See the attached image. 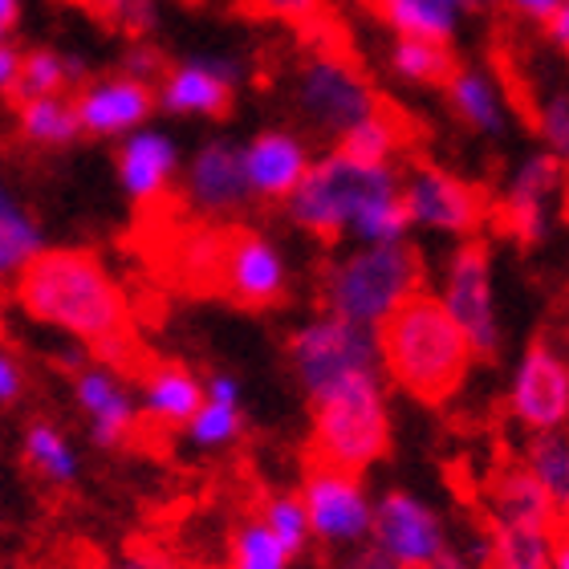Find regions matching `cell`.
<instances>
[{
    "mask_svg": "<svg viewBox=\"0 0 569 569\" xmlns=\"http://www.w3.org/2000/svg\"><path fill=\"white\" fill-rule=\"evenodd\" d=\"M21 12H24V0H0V29H17L21 24Z\"/></svg>",
    "mask_w": 569,
    "mask_h": 569,
    "instance_id": "c3c4849f",
    "label": "cell"
},
{
    "mask_svg": "<svg viewBox=\"0 0 569 569\" xmlns=\"http://www.w3.org/2000/svg\"><path fill=\"white\" fill-rule=\"evenodd\" d=\"M203 395L216 399V403H244V391H240V379L228 375V370H216L203 379Z\"/></svg>",
    "mask_w": 569,
    "mask_h": 569,
    "instance_id": "b9f144b4",
    "label": "cell"
},
{
    "mask_svg": "<svg viewBox=\"0 0 569 569\" xmlns=\"http://www.w3.org/2000/svg\"><path fill=\"white\" fill-rule=\"evenodd\" d=\"M46 252V232L24 200L0 179V284L12 281Z\"/></svg>",
    "mask_w": 569,
    "mask_h": 569,
    "instance_id": "cb8c5ba5",
    "label": "cell"
},
{
    "mask_svg": "<svg viewBox=\"0 0 569 569\" xmlns=\"http://www.w3.org/2000/svg\"><path fill=\"white\" fill-rule=\"evenodd\" d=\"M443 102H448L451 119L463 131L480 134V139H500L509 131V102H505V86L480 66H460L443 86Z\"/></svg>",
    "mask_w": 569,
    "mask_h": 569,
    "instance_id": "7402d4cb",
    "label": "cell"
},
{
    "mask_svg": "<svg viewBox=\"0 0 569 569\" xmlns=\"http://www.w3.org/2000/svg\"><path fill=\"white\" fill-rule=\"evenodd\" d=\"M293 553L277 541V533L261 517H249L232 529V541H228V569H289L293 566Z\"/></svg>",
    "mask_w": 569,
    "mask_h": 569,
    "instance_id": "1f68e13d",
    "label": "cell"
},
{
    "mask_svg": "<svg viewBox=\"0 0 569 569\" xmlns=\"http://www.w3.org/2000/svg\"><path fill=\"white\" fill-rule=\"evenodd\" d=\"M451 4H456L463 17H476V12H488L492 4H500V0H451Z\"/></svg>",
    "mask_w": 569,
    "mask_h": 569,
    "instance_id": "f907efd6",
    "label": "cell"
},
{
    "mask_svg": "<svg viewBox=\"0 0 569 569\" xmlns=\"http://www.w3.org/2000/svg\"><path fill=\"white\" fill-rule=\"evenodd\" d=\"M17 306L33 321L58 333H70L78 346H90L98 362L119 367L131 355V313L119 281L94 252L46 249L17 284Z\"/></svg>",
    "mask_w": 569,
    "mask_h": 569,
    "instance_id": "7a4b0ae2",
    "label": "cell"
},
{
    "mask_svg": "<svg viewBox=\"0 0 569 569\" xmlns=\"http://www.w3.org/2000/svg\"><path fill=\"white\" fill-rule=\"evenodd\" d=\"M293 107L306 119V127L321 139L338 142L350 134L358 122L379 114L382 102L375 86L355 61L342 53H309L297 66L293 78Z\"/></svg>",
    "mask_w": 569,
    "mask_h": 569,
    "instance_id": "ba28073f",
    "label": "cell"
},
{
    "mask_svg": "<svg viewBox=\"0 0 569 569\" xmlns=\"http://www.w3.org/2000/svg\"><path fill=\"white\" fill-rule=\"evenodd\" d=\"M21 395H24V367H21V358L0 346V407L17 403Z\"/></svg>",
    "mask_w": 569,
    "mask_h": 569,
    "instance_id": "f35d334b",
    "label": "cell"
},
{
    "mask_svg": "<svg viewBox=\"0 0 569 569\" xmlns=\"http://www.w3.org/2000/svg\"><path fill=\"white\" fill-rule=\"evenodd\" d=\"M566 171L558 154L533 151L512 167L497 200V224L505 237L533 249L549 237V228L558 220V203L566 196Z\"/></svg>",
    "mask_w": 569,
    "mask_h": 569,
    "instance_id": "7c38bea8",
    "label": "cell"
},
{
    "mask_svg": "<svg viewBox=\"0 0 569 569\" xmlns=\"http://www.w3.org/2000/svg\"><path fill=\"white\" fill-rule=\"evenodd\" d=\"M240 431H244V403H216V399H203V407L183 427L188 443L200 451L232 448L240 439Z\"/></svg>",
    "mask_w": 569,
    "mask_h": 569,
    "instance_id": "836d02e7",
    "label": "cell"
},
{
    "mask_svg": "<svg viewBox=\"0 0 569 569\" xmlns=\"http://www.w3.org/2000/svg\"><path fill=\"white\" fill-rule=\"evenodd\" d=\"M485 512L492 529H558L561 517L546 488L521 463H500L485 485Z\"/></svg>",
    "mask_w": 569,
    "mask_h": 569,
    "instance_id": "44dd1931",
    "label": "cell"
},
{
    "mask_svg": "<svg viewBox=\"0 0 569 569\" xmlns=\"http://www.w3.org/2000/svg\"><path fill=\"white\" fill-rule=\"evenodd\" d=\"M114 171H119V188L127 191V200L134 203H154L163 200L171 183L183 176V151L163 127H142V131L127 134L114 154Z\"/></svg>",
    "mask_w": 569,
    "mask_h": 569,
    "instance_id": "ffe728a7",
    "label": "cell"
},
{
    "mask_svg": "<svg viewBox=\"0 0 569 569\" xmlns=\"http://www.w3.org/2000/svg\"><path fill=\"white\" fill-rule=\"evenodd\" d=\"M439 306L460 326L472 346L476 362L497 358L505 346V321L497 306V273H492V244L485 237L460 240L439 269Z\"/></svg>",
    "mask_w": 569,
    "mask_h": 569,
    "instance_id": "52a82bcc",
    "label": "cell"
},
{
    "mask_svg": "<svg viewBox=\"0 0 569 569\" xmlns=\"http://www.w3.org/2000/svg\"><path fill=\"white\" fill-rule=\"evenodd\" d=\"M73 107H78V122H82V134L90 139H127V134L142 131L151 122L154 107H159V94H154L151 82L131 78V73H102V78H90L86 86H78L73 94Z\"/></svg>",
    "mask_w": 569,
    "mask_h": 569,
    "instance_id": "e0dca14e",
    "label": "cell"
},
{
    "mask_svg": "<svg viewBox=\"0 0 569 569\" xmlns=\"http://www.w3.org/2000/svg\"><path fill=\"white\" fill-rule=\"evenodd\" d=\"M21 66H24V49H17L12 41H0V94H12V90H17Z\"/></svg>",
    "mask_w": 569,
    "mask_h": 569,
    "instance_id": "ee69618b",
    "label": "cell"
},
{
    "mask_svg": "<svg viewBox=\"0 0 569 569\" xmlns=\"http://www.w3.org/2000/svg\"><path fill=\"white\" fill-rule=\"evenodd\" d=\"M512 423L529 436L569 427V355L553 338H533L509 370L505 391Z\"/></svg>",
    "mask_w": 569,
    "mask_h": 569,
    "instance_id": "30bf717a",
    "label": "cell"
},
{
    "mask_svg": "<svg viewBox=\"0 0 569 569\" xmlns=\"http://www.w3.org/2000/svg\"><path fill=\"white\" fill-rule=\"evenodd\" d=\"M399 147H403V127H399V119H395L387 107H382L379 114H370L367 122H358L355 131L333 142V151L350 154L358 163H395Z\"/></svg>",
    "mask_w": 569,
    "mask_h": 569,
    "instance_id": "d6a6232c",
    "label": "cell"
},
{
    "mask_svg": "<svg viewBox=\"0 0 569 569\" xmlns=\"http://www.w3.org/2000/svg\"><path fill=\"white\" fill-rule=\"evenodd\" d=\"M98 17L127 37H147L159 21V0H90Z\"/></svg>",
    "mask_w": 569,
    "mask_h": 569,
    "instance_id": "8d00e7d4",
    "label": "cell"
},
{
    "mask_svg": "<svg viewBox=\"0 0 569 569\" xmlns=\"http://www.w3.org/2000/svg\"><path fill=\"white\" fill-rule=\"evenodd\" d=\"M403 200L419 232L451 237L456 244L480 237V228H485V220H488L485 191L439 163H416L407 171Z\"/></svg>",
    "mask_w": 569,
    "mask_h": 569,
    "instance_id": "8fae6325",
    "label": "cell"
},
{
    "mask_svg": "<svg viewBox=\"0 0 569 569\" xmlns=\"http://www.w3.org/2000/svg\"><path fill=\"white\" fill-rule=\"evenodd\" d=\"M73 403L86 416L90 439L98 448H122L139 427V395L131 391V382L122 379L119 367L110 362H86L73 370Z\"/></svg>",
    "mask_w": 569,
    "mask_h": 569,
    "instance_id": "ac0fdd59",
    "label": "cell"
},
{
    "mask_svg": "<svg viewBox=\"0 0 569 569\" xmlns=\"http://www.w3.org/2000/svg\"><path fill=\"white\" fill-rule=\"evenodd\" d=\"M313 159L318 154L309 151V142L297 131H284V127L257 131L244 142V176H249L252 200L289 203L293 191L306 183Z\"/></svg>",
    "mask_w": 569,
    "mask_h": 569,
    "instance_id": "d6986e66",
    "label": "cell"
},
{
    "mask_svg": "<svg viewBox=\"0 0 569 569\" xmlns=\"http://www.w3.org/2000/svg\"><path fill=\"white\" fill-rule=\"evenodd\" d=\"M427 569H480V566H476L468 553H460V549H448V553H443L436 566H427Z\"/></svg>",
    "mask_w": 569,
    "mask_h": 569,
    "instance_id": "681fc988",
    "label": "cell"
},
{
    "mask_svg": "<svg viewBox=\"0 0 569 569\" xmlns=\"http://www.w3.org/2000/svg\"><path fill=\"white\" fill-rule=\"evenodd\" d=\"M17 127L37 147H70L82 134L78 107H73L70 94H49V98H33V102H21L17 107Z\"/></svg>",
    "mask_w": 569,
    "mask_h": 569,
    "instance_id": "f1b7e54d",
    "label": "cell"
},
{
    "mask_svg": "<svg viewBox=\"0 0 569 569\" xmlns=\"http://www.w3.org/2000/svg\"><path fill=\"white\" fill-rule=\"evenodd\" d=\"M521 21H533V24H541L546 29L553 17H558V9L566 4V0H505Z\"/></svg>",
    "mask_w": 569,
    "mask_h": 569,
    "instance_id": "7bdbcfd3",
    "label": "cell"
},
{
    "mask_svg": "<svg viewBox=\"0 0 569 569\" xmlns=\"http://www.w3.org/2000/svg\"><path fill=\"white\" fill-rule=\"evenodd\" d=\"M0 41H9V29H0Z\"/></svg>",
    "mask_w": 569,
    "mask_h": 569,
    "instance_id": "816d5d0a",
    "label": "cell"
},
{
    "mask_svg": "<svg viewBox=\"0 0 569 569\" xmlns=\"http://www.w3.org/2000/svg\"><path fill=\"white\" fill-rule=\"evenodd\" d=\"M284 355H289V370L309 403L358 375H382L379 333L362 330L346 318H333L326 309L289 333Z\"/></svg>",
    "mask_w": 569,
    "mask_h": 569,
    "instance_id": "8992f818",
    "label": "cell"
},
{
    "mask_svg": "<svg viewBox=\"0 0 569 569\" xmlns=\"http://www.w3.org/2000/svg\"><path fill=\"white\" fill-rule=\"evenodd\" d=\"M391 37H427V41H456L463 12L451 0H370Z\"/></svg>",
    "mask_w": 569,
    "mask_h": 569,
    "instance_id": "d4e9b609",
    "label": "cell"
},
{
    "mask_svg": "<svg viewBox=\"0 0 569 569\" xmlns=\"http://www.w3.org/2000/svg\"><path fill=\"white\" fill-rule=\"evenodd\" d=\"M252 9L261 12V17H273V21L306 24L318 17L321 0H252Z\"/></svg>",
    "mask_w": 569,
    "mask_h": 569,
    "instance_id": "74e56055",
    "label": "cell"
},
{
    "mask_svg": "<svg viewBox=\"0 0 569 569\" xmlns=\"http://www.w3.org/2000/svg\"><path fill=\"white\" fill-rule=\"evenodd\" d=\"M284 212L309 237L350 240L362 249L411 244L416 232L403 200V171L395 163H358L342 151L313 159L306 183L293 191Z\"/></svg>",
    "mask_w": 569,
    "mask_h": 569,
    "instance_id": "6da1fadb",
    "label": "cell"
},
{
    "mask_svg": "<svg viewBox=\"0 0 569 569\" xmlns=\"http://www.w3.org/2000/svg\"><path fill=\"white\" fill-rule=\"evenodd\" d=\"M240 86V61L228 53H191L167 66L154 94L171 119H224Z\"/></svg>",
    "mask_w": 569,
    "mask_h": 569,
    "instance_id": "5bb4252c",
    "label": "cell"
},
{
    "mask_svg": "<svg viewBox=\"0 0 569 569\" xmlns=\"http://www.w3.org/2000/svg\"><path fill=\"white\" fill-rule=\"evenodd\" d=\"M485 569H553L558 529H492L488 525Z\"/></svg>",
    "mask_w": 569,
    "mask_h": 569,
    "instance_id": "f546056e",
    "label": "cell"
},
{
    "mask_svg": "<svg viewBox=\"0 0 569 569\" xmlns=\"http://www.w3.org/2000/svg\"><path fill=\"white\" fill-rule=\"evenodd\" d=\"M379 346L387 382L427 407H443L456 399L476 367L472 346L436 293L411 297L379 330Z\"/></svg>",
    "mask_w": 569,
    "mask_h": 569,
    "instance_id": "3957f363",
    "label": "cell"
},
{
    "mask_svg": "<svg viewBox=\"0 0 569 569\" xmlns=\"http://www.w3.org/2000/svg\"><path fill=\"white\" fill-rule=\"evenodd\" d=\"M525 468L533 480L546 488L561 521H569V427L566 431H546V436H529L525 448Z\"/></svg>",
    "mask_w": 569,
    "mask_h": 569,
    "instance_id": "4dcf8cb0",
    "label": "cell"
},
{
    "mask_svg": "<svg viewBox=\"0 0 569 569\" xmlns=\"http://www.w3.org/2000/svg\"><path fill=\"white\" fill-rule=\"evenodd\" d=\"M203 379L196 370L179 362H159L142 375L139 382V407L142 416L159 427H188L191 416L203 407Z\"/></svg>",
    "mask_w": 569,
    "mask_h": 569,
    "instance_id": "603a6c76",
    "label": "cell"
},
{
    "mask_svg": "<svg viewBox=\"0 0 569 569\" xmlns=\"http://www.w3.org/2000/svg\"><path fill=\"white\" fill-rule=\"evenodd\" d=\"M370 549H379L382 558L395 561L399 569H427L451 549L448 521L436 505H427L416 492L387 488L382 497H375Z\"/></svg>",
    "mask_w": 569,
    "mask_h": 569,
    "instance_id": "4fadbf2b",
    "label": "cell"
},
{
    "mask_svg": "<svg viewBox=\"0 0 569 569\" xmlns=\"http://www.w3.org/2000/svg\"><path fill=\"white\" fill-rule=\"evenodd\" d=\"M183 200L203 220H228L252 203L249 176H244V142L208 139L183 163Z\"/></svg>",
    "mask_w": 569,
    "mask_h": 569,
    "instance_id": "9a60e30c",
    "label": "cell"
},
{
    "mask_svg": "<svg viewBox=\"0 0 569 569\" xmlns=\"http://www.w3.org/2000/svg\"><path fill=\"white\" fill-rule=\"evenodd\" d=\"M387 66L399 82L423 86V90H443L451 82V73L460 70L456 49L448 41H427V37H391Z\"/></svg>",
    "mask_w": 569,
    "mask_h": 569,
    "instance_id": "484cf974",
    "label": "cell"
},
{
    "mask_svg": "<svg viewBox=\"0 0 569 569\" xmlns=\"http://www.w3.org/2000/svg\"><path fill=\"white\" fill-rule=\"evenodd\" d=\"M301 500L309 512V529L321 549L355 553L370 546L375 533V497L358 472H342L330 463H313L301 480Z\"/></svg>",
    "mask_w": 569,
    "mask_h": 569,
    "instance_id": "9c48e42d",
    "label": "cell"
},
{
    "mask_svg": "<svg viewBox=\"0 0 569 569\" xmlns=\"http://www.w3.org/2000/svg\"><path fill=\"white\" fill-rule=\"evenodd\" d=\"M333 569H399V566L382 558L379 549H370V546H367V549H355V553H346V558L338 561Z\"/></svg>",
    "mask_w": 569,
    "mask_h": 569,
    "instance_id": "f6af8a7d",
    "label": "cell"
},
{
    "mask_svg": "<svg viewBox=\"0 0 569 569\" xmlns=\"http://www.w3.org/2000/svg\"><path fill=\"white\" fill-rule=\"evenodd\" d=\"M553 569H569V525H558V537H553Z\"/></svg>",
    "mask_w": 569,
    "mask_h": 569,
    "instance_id": "7dc6e473",
    "label": "cell"
},
{
    "mask_svg": "<svg viewBox=\"0 0 569 569\" xmlns=\"http://www.w3.org/2000/svg\"><path fill=\"white\" fill-rule=\"evenodd\" d=\"M21 451H24V463L41 480H49V485H73L78 472H82V460H78V448L70 443V436L61 427L46 423V419L24 427Z\"/></svg>",
    "mask_w": 569,
    "mask_h": 569,
    "instance_id": "83f0119b",
    "label": "cell"
},
{
    "mask_svg": "<svg viewBox=\"0 0 569 569\" xmlns=\"http://www.w3.org/2000/svg\"><path fill=\"white\" fill-rule=\"evenodd\" d=\"M257 517L273 529L277 541H281L293 558H301V553L309 549V541H313V529H309V512H306L301 492H273V497L261 505Z\"/></svg>",
    "mask_w": 569,
    "mask_h": 569,
    "instance_id": "e575fe53",
    "label": "cell"
},
{
    "mask_svg": "<svg viewBox=\"0 0 569 569\" xmlns=\"http://www.w3.org/2000/svg\"><path fill=\"white\" fill-rule=\"evenodd\" d=\"M387 375H358L313 399L309 448L313 460L342 468V472H370L391 451V403H387Z\"/></svg>",
    "mask_w": 569,
    "mask_h": 569,
    "instance_id": "5b68a950",
    "label": "cell"
},
{
    "mask_svg": "<svg viewBox=\"0 0 569 569\" xmlns=\"http://www.w3.org/2000/svg\"><path fill=\"white\" fill-rule=\"evenodd\" d=\"M122 73H131V78H142V82L159 86V78H163V58L147 46H134L131 58H127V66H122Z\"/></svg>",
    "mask_w": 569,
    "mask_h": 569,
    "instance_id": "ab89813d",
    "label": "cell"
},
{
    "mask_svg": "<svg viewBox=\"0 0 569 569\" xmlns=\"http://www.w3.org/2000/svg\"><path fill=\"white\" fill-rule=\"evenodd\" d=\"M546 37H549V46L569 58V0L558 9V17H553V21L546 24Z\"/></svg>",
    "mask_w": 569,
    "mask_h": 569,
    "instance_id": "bcb514c9",
    "label": "cell"
},
{
    "mask_svg": "<svg viewBox=\"0 0 569 569\" xmlns=\"http://www.w3.org/2000/svg\"><path fill=\"white\" fill-rule=\"evenodd\" d=\"M86 82H90V78H86L82 58L58 53V49H29L12 98H17V107H21V102H33V98L66 94L70 86H86Z\"/></svg>",
    "mask_w": 569,
    "mask_h": 569,
    "instance_id": "4316f807",
    "label": "cell"
},
{
    "mask_svg": "<svg viewBox=\"0 0 569 569\" xmlns=\"http://www.w3.org/2000/svg\"><path fill=\"white\" fill-rule=\"evenodd\" d=\"M533 127L537 139H541V151L558 154L569 167V90H549V94L537 98Z\"/></svg>",
    "mask_w": 569,
    "mask_h": 569,
    "instance_id": "d590c367",
    "label": "cell"
},
{
    "mask_svg": "<svg viewBox=\"0 0 569 569\" xmlns=\"http://www.w3.org/2000/svg\"><path fill=\"white\" fill-rule=\"evenodd\" d=\"M427 264L416 244H350L321 273V306L333 318H346L379 333L411 297L423 293Z\"/></svg>",
    "mask_w": 569,
    "mask_h": 569,
    "instance_id": "277c9868",
    "label": "cell"
},
{
    "mask_svg": "<svg viewBox=\"0 0 569 569\" xmlns=\"http://www.w3.org/2000/svg\"><path fill=\"white\" fill-rule=\"evenodd\" d=\"M216 284L249 309H269L289 293V261L277 240L264 232H232L220 252Z\"/></svg>",
    "mask_w": 569,
    "mask_h": 569,
    "instance_id": "2e32d148",
    "label": "cell"
},
{
    "mask_svg": "<svg viewBox=\"0 0 569 569\" xmlns=\"http://www.w3.org/2000/svg\"><path fill=\"white\" fill-rule=\"evenodd\" d=\"M114 569H183L176 558H167L163 549H127Z\"/></svg>",
    "mask_w": 569,
    "mask_h": 569,
    "instance_id": "60d3db41",
    "label": "cell"
}]
</instances>
